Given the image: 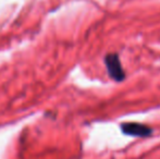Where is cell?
Returning a JSON list of instances; mask_svg holds the SVG:
<instances>
[{
    "label": "cell",
    "instance_id": "obj_2",
    "mask_svg": "<svg viewBox=\"0 0 160 159\" xmlns=\"http://www.w3.org/2000/svg\"><path fill=\"white\" fill-rule=\"evenodd\" d=\"M122 131L128 135L133 136H149L152 134V129L141 123H124L122 124Z\"/></svg>",
    "mask_w": 160,
    "mask_h": 159
},
{
    "label": "cell",
    "instance_id": "obj_1",
    "mask_svg": "<svg viewBox=\"0 0 160 159\" xmlns=\"http://www.w3.org/2000/svg\"><path fill=\"white\" fill-rule=\"evenodd\" d=\"M105 63L107 66L108 73L111 77V79L118 81V82L124 80L125 73L122 70L120 59H119V56L117 53H111V55L106 56Z\"/></svg>",
    "mask_w": 160,
    "mask_h": 159
}]
</instances>
